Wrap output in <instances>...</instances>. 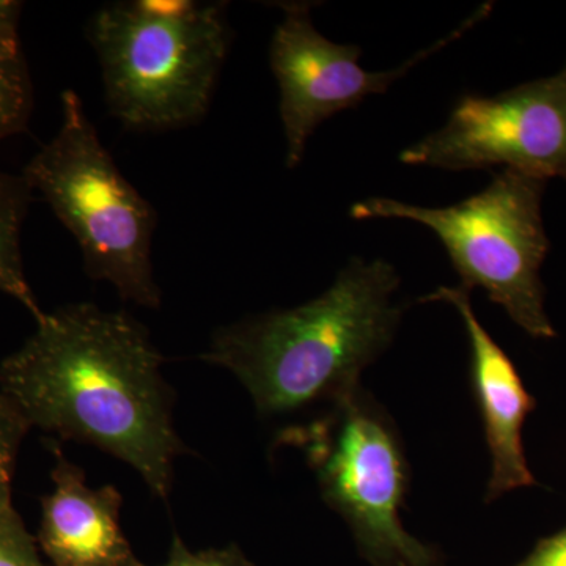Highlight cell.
Here are the masks:
<instances>
[{
	"instance_id": "cell-1",
	"label": "cell",
	"mask_w": 566,
	"mask_h": 566,
	"mask_svg": "<svg viewBox=\"0 0 566 566\" xmlns=\"http://www.w3.org/2000/svg\"><path fill=\"white\" fill-rule=\"evenodd\" d=\"M35 323L0 363V392L32 428L109 453L167 502L175 461L188 449L175 430L172 387L147 327L91 303L44 312Z\"/></svg>"
},
{
	"instance_id": "cell-2",
	"label": "cell",
	"mask_w": 566,
	"mask_h": 566,
	"mask_svg": "<svg viewBox=\"0 0 566 566\" xmlns=\"http://www.w3.org/2000/svg\"><path fill=\"white\" fill-rule=\"evenodd\" d=\"M400 282L387 260L354 256L315 300L216 331L202 359L237 376L266 419L329 408L392 344Z\"/></svg>"
},
{
	"instance_id": "cell-3",
	"label": "cell",
	"mask_w": 566,
	"mask_h": 566,
	"mask_svg": "<svg viewBox=\"0 0 566 566\" xmlns=\"http://www.w3.org/2000/svg\"><path fill=\"white\" fill-rule=\"evenodd\" d=\"M109 112L133 132L202 120L232 43L227 3L122 0L91 18Z\"/></svg>"
},
{
	"instance_id": "cell-4",
	"label": "cell",
	"mask_w": 566,
	"mask_h": 566,
	"mask_svg": "<svg viewBox=\"0 0 566 566\" xmlns=\"http://www.w3.org/2000/svg\"><path fill=\"white\" fill-rule=\"evenodd\" d=\"M62 123L22 169L33 192L80 244L85 273L123 301L159 308L153 270L156 212L123 177L74 91L62 93Z\"/></svg>"
},
{
	"instance_id": "cell-5",
	"label": "cell",
	"mask_w": 566,
	"mask_h": 566,
	"mask_svg": "<svg viewBox=\"0 0 566 566\" xmlns=\"http://www.w3.org/2000/svg\"><path fill=\"white\" fill-rule=\"evenodd\" d=\"M547 180L502 169L471 199L444 208L370 197L354 203L349 214L365 219H406L433 230L444 244L461 285L482 286L493 303L535 338L557 333L545 308L539 271L551 243L543 226Z\"/></svg>"
},
{
	"instance_id": "cell-6",
	"label": "cell",
	"mask_w": 566,
	"mask_h": 566,
	"mask_svg": "<svg viewBox=\"0 0 566 566\" xmlns=\"http://www.w3.org/2000/svg\"><path fill=\"white\" fill-rule=\"evenodd\" d=\"M285 441L304 450L324 501L349 528L374 566H439L430 546L401 523L408 463L390 417L360 387Z\"/></svg>"
},
{
	"instance_id": "cell-7",
	"label": "cell",
	"mask_w": 566,
	"mask_h": 566,
	"mask_svg": "<svg viewBox=\"0 0 566 566\" xmlns=\"http://www.w3.org/2000/svg\"><path fill=\"white\" fill-rule=\"evenodd\" d=\"M408 166L520 170L566 181V65L494 96L464 95L446 125L401 151Z\"/></svg>"
},
{
	"instance_id": "cell-8",
	"label": "cell",
	"mask_w": 566,
	"mask_h": 566,
	"mask_svg": "<svg viewBox=\"0 0 566 566\" xmlns=\"http://www.w3.org/2000/svg\"><path fill=\"white\" fill-rule=\"evenodd\" d=\"M491 3L479 7L446 39L412 55L405 65L370 73L359 65L363 54L357 44H338L316 31L308 3H285L283 18L275 28L270 63L281 91V118L286 140V167L303 161L307 140L327 118L359 106L371 95H382L434 52L457 41L485 20Z\"/></svg>"
},
{
	"instance_id": "cell-9",
	"label": "cell",
	"mask_w": 566,
	"mask_h": 566,
	"mask_svg": "<svg viewBox=\"0 0 566 566\" xmlns=\"http://www.w3.org/2000/svg\"><path fill=\"white\" fill-rule=\"evenodd\" d=\"M420 303H446L461 315L472 353V382L491 455L488 501L510 491L535 485L524 455L523 427L534 411V397L527 392L515 365L480 323L471 304V290L464 285L439 286Z\"/></svg>"
},
{
	"instance_id": "cell-10",
	"label": "cell",
	"mask_w": 566,
	"mask_h": 566,
	"mask_svg": "<svg viewBox=\"0 0 566 566\" xmlns=\"http://www.w3.org/2000/svg\"><path fill=\"white\" fill-rule=\"evenodd\" d=\"M51 493L41 497L40 553L51 566H140L120 526L117 488H93L80 465L50 442Z\"/></svg>"
},
{
	"instance_id": "cell-11",
	"label": "cell",
	"mask_w": 566,
	"mask_h": 566,
	"mask_svg": "<svg viewBox=\"0 0 566 566\" xmlns=\"http://www.w3.org/2000/svg\"><path fill=\"white\" fill-rule=\"evenodd\" d=\"M32 196L21 174L0 170V293L17 300L39 322L44 311L25 277L21 252V229Z\"/></svg>"
},
{
	"instance_id": "cell-12",
	"label": "cell",
	"mask_w": 566,
	"mask_h": 566,
	"mask_svg": "<svg viewBox=\"0 0 566 566\" xmlns=\"http://www.w3.org/2000/svg\"><path fill=\"white\" fill-rule=\"evenodd\" d=\"M33 111V84L21 41L0 44V140L25 133Z\"/></svg>"
},
{
	"instance_id": "cell-13",
	"label": "cell",
	"mask_w": 566,
	"mask_h": 566,
	"mask_svg": "<svg viewBox=\"0 0 566 566\" xmlns=\"http://www.w3.org/2000/svg\"><path fill=\"white\" fill-rule=\"evenodd\" d=\"M32 424L18 405L0 392V513L13 510V479L22 441Z\"/></svg>"
},
{
	"instance_id": "cell-14",
	"label": "cell",
	"mask_w": 566,
	"mask_h": 566,
	"mask_svg": "<svg viewBox=\"0 0 566 566\" xmlns=\"http://www.w3.org/2000/svg\"><path fill=\"white\" fill-rule=\"evenodd\" d=\"M0 566H48L17 509L0 513Z\"/></svg>"
},
{
	"instance_id": "cell-15",
	"label": "cell",
	"mask_w": 566,
	"mask_h": 566,
	"mask_svg": "<svg viewBox=\"0 0 566 566\" xmlns=\"http://www.w3.org/2000/svg\"><path fill=\"white\" fill-rule=\"evenodd\" d=\"M140 566H147L142 564ZM161 566H252L240 547H211V549L192 551L186 546L180 535H174L169 558Z\"/></svg>"
},
{
	"instance_id": "cell-16",
	"label": "cell",
	"mask_w": 566,
	"mask_h": 566,
	"mask_svg": "<svg viewBox=\"0 0 566 566\" xmlns=\"http://www.w3.org/2000/svg\"><path fill=\"white\" fill-rule=\"evenodd\" d=\"M516 566H566V527L542 539L528 557Z\"/></svg>"
},
{
	"instance_id": "cell-17",
	"label": "cell",
	"mask_w": 566,
	"mask_h": 566,
	"mask_svg": "<svg viewBox=\"0 0 566 566\" xmlns=\"http://www.w3.org/2000/svg\"><path fill=\"white\" fill-rule=\"evenodd\" d=\"M24 3L0 0V44L20 41V21Z\"/></svg>"
}]
</instances>
